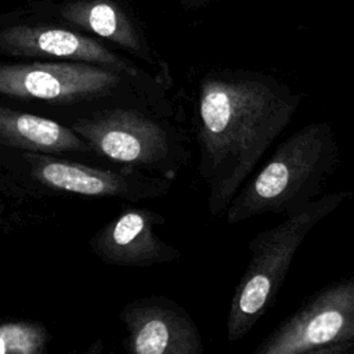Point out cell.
I'll return each instance as SVG.
<instances>
[{"mask_svg":"<svg viewBox=\"0 0 354 354\" xmlns=\"http://www.w3.org/2000/svg\"><path fill=\"white\" fill-rule=\"evenodd\" d=\"M301 101L303 94L257 73L213 72L199 82L191 123L212 217L225 212Z\"/></svg>","mask_w":354,"mask_h":354,"instance_id":"1","label":"cell"},{"mask_svg":"<svg viewBox=\"0 0 354 354\" xmlns=\"http://www.w3.org/2000/svg\"><path fill=\"white\" fill-rule=\"evenodd\" d=\"M0 101L66 126L113 106L174 116L169 95L116 69L82 61L0 62Z\"/></svg>","mask_w":354,"mask_h":354,"instance_id":"2","label":"cell"},{"mask_svg":"<svg viewBox=\"0 0 354 354\" xmlns=\"http://www.w3.org/2000/svg\"><path fill=\"white\" fill-rule=\"evenodd\" d=\"M340 165V149L329 122H311L272 152L248 177L225 209V221L238 224L260 214H289L321 195Z\"/></svg>","mask_w":354,"mask_h":354,"instance_id":"3","label":"cell"},{"mask_svg":"<svg viewBox=\"0 0 354 354\" xmlns=\"http://www.w3.org/2000/svg\"><path fill=\"white\" fill-rule=\"evenodd\" d=\"M351 191L318 196L296 212L283 216L272 228L257 232L248 243L246 268L236 283L225 319L230 343L243 339L272 307L300 246L310 232L344 202Z\"/></svg>","mask_w":354,"mask_h":354,"instance_id":"4","label":"cell"},{"mask_svg":"<svg viewBox=\"0 0 354 354\" xmlns=\"http://www.w3.org/2000/svg\"><path fill=\"white\" fill-rule=\"evenodd\" d=\"M0 171L33 201L61 195L140 202L167 195L173 180L124 166L0 147Z\"/></svg>","mask_w":354,"mask_h":354,"instance_id":"5","label":"cell"},{"mask_svg":"<svg viewBox=\"0 0 354 354\" xmlns=\"http://www.w3.org/2000/svg\"><path fill=\"white\" fill-rule=\"evenodd\" d=\"M101 162L174 180L191 159L189 136L173 116L113 106L69 124Z\"/></svg>","mask_w":354,"mask_h":354,"instance_id":"6","label":"cell"},{"mask_svg":"<svg viewBox=\"0 0 354 354\" xmlns=\"http://www.w3.org/2000/svg\"><path fill=\"white\" fill-rule=\"evenodd\" d=\"M354 342V275L328 283L281 321L253 354H324Z\"/></svg>","mask_w":354,"mask_h":354,"instance_id":"7","label":"cell"},{"mask_svg":"<svg viewBox=\"0 0 354 354\" xmlns=\"http://www.w3.org/2000/svg\"><path fill=\"white\" fill-rule=\"evenodd\" d=\"M0 53L43 61H82L123 72L151 90L169 95V82L151 75L100 41L87 36L51 26H17L0 35Z\"/></svg>","mask_w":354,"mask_h":354,"instance_id":"8","label":"cell"},{"mask_svg":"<svg viewBox=\"0 0 354 354\" xmlns=\"http://www.w3.org/2000/svg\"><path fill=\"white\" fill-rule=\"evenodd\" d=\"M126 328L122 340L130 354H202L201 330L176 300L151 295L129 301L119 313Z\"/></svg>","mask_w":354,"mask_h":354,"instance_id":"9","label":"cell"},{"mask_svg":"<svg viewBox=\"0 0 354 354\" xmlns=\"http://www.w3.org/2000/svg\"><path fill=\"white\" fill-rule=\"evenodd\" d=\"M165 223V216L149 207H126L90 238L88 246L108 266L145 268L173 263L181 252L155 232Z\"/></svg>","mask_w":354,"mask_h":354,"instance_id":"10","label":"cell"},{"mask_svg":"<svg viewBox=\"0 0 354 354\" xmlns=\"http://www.w3.org/2000/svg\"><path fill=\"white\" fill-rule=\"evenodd\" d=\"M0 147L102 163L90 145L69 126L3 101H0Z\"/></svg>","mask_w":354,"mask_h":354,"instance_id":"11","label":"cell"},{"mask_svg":"<svg viewBox=\"0 0 354 354\" xmlns=\"http://www.w3.org/2000/svg\"><path fill=\"white\" fill-rule=\"evenodd\" d=\"M50 340V330L39 321H0V354H44Z\"/></svg>","mask_w":354,"mask_h":354,"instance_id":"12","label":"cell"},{"mask_svg":"<svg viewBox=\"0 0 354 354\" xmlns=\"http://www.w3.org/2000/svg\"><path fill=\"white\" fill-rule=\"evenodd\" d=\"M33 201L14 181L0 171V230L10 232L28 220L25 210L32 206ZM37 203V202H36Z\"/></svg>","mask_w":354,"mask_h":354,"instance_id":"13","label":"cell"},{"mask_svg":"<svg viewBox=\"0 0 354 354\" xmlns=\"http://www.w3.org/2000/svg\"><path fill=\"white\" fill-rule=\"evenodd\" d=\"M82 22L87 26V29L101 37L115 40L134 50L137 48V41L129 33L120 29L116 11L105 3L93 6L84 14V17H82Z\"/></svg>","mask_w":354,"mask_h":354,"instance_id":"14","label":"cell"}]
</instances>
